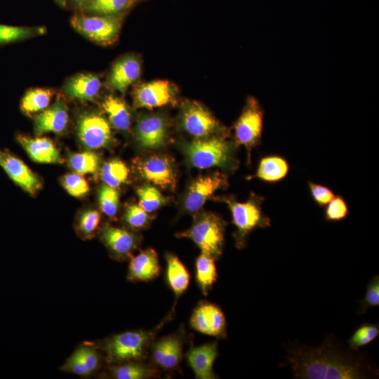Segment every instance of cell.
Here are the masks:
<instances>
[{
	"label": "cell",
	"mask_w": 379,
	"mask_h": 379,
	"mask_svg": "<svg viewBox=\"0 0 379 379\" xmlns=\"http://www.w3.org/2000/svg\"><path fill=\"white\" fill-rule=\"evenodd\" d=\"M102 107L107 114L112 126L119 131H127L131 126V114L126 104L119 98L108 95Z\"/></svg>",
	"instance_id": "cell-26"
},
{
	"label": "cell",
	"mask_w": 379,
	"mask_h": 379,
	"mask_svg": "<svg viewBox=\"0 0 379 379\" xmlns=\"http://www.w3.org/2000/svg\"><path fill=\"white\" fill-rule=\"evenodd\" d=\"M62 185L66 191L72 196L80 197L89 191V186L86 179L79 173H70L64 176Z\"/></svg>",
	"instance_id": "cell-38"
},
{
	"label": "cell",
	"mask_w": 379,
	"mask_h": 379,
	"mask_svg": "<svg viewBox=\"0 0 379 379\" xmlns=\"http://www.w3.org/2000/svg\"><path fill=\"white\" fill-rule=\"evenodd\" d=\"M101 220L100 214L95 210H88L84 212L79 218L78 230L86 238L93 236Z\"/></svg>",
	"instance_id": "cell-39"
},
{
	"label": "cell",
	"mask_w": 379,
	"mask_h": 379,
	"mask_svg": "<svg viewBox=\"0 0 379 379\" xmlns=\"http://www.w3.org/2000/svg\"><path fill=\"white\" fill-rule=\"evenodd\" d=\"M137 169L147 181L162 188H173L176 178L172 161L165 156L153 155L138 161Z\"/></svg>",
	"instance_id": "cell-10"
},
{
	"label": "cell",
	"mask_w": 379,
	"mask_h": 379,
	"mask_svg": "<svg viewBox=\"0 0 379 379\" xmlns=\"http://www.w3.org/2000/svg\"><path fill=\"white\" fill-rule=\"evenodd\" d=\"M173 86L168 81L144 83L134 91V103L138 107L152 109L166 105L174 98Z\"/></svg>",
	"instance_id": "cell-14"
},
{
	"label": "cell",
	"mask_w": 379,
	"mask_h": 379,
	"mask_svg": "<svg viewBox=\"0 0 379 379\" xmlns=\"http://www.w3.org/2000/svg\"><path fill=\"white\" fill-rule=\"evenodd\" d=\"M101 237L109 252L117 259L131 256L139 242L138 237L133 233L113 226L105 227Z\"/></svg>",
	"instance_id": "cell-16"
},
{
	"label": "cell",
	"mask_w": 379,
	"mask_h": 379,
	"mask_svg": "<svg viewBox=\"0 0 379 379\" xmlns=\"http://www.w3.org/2000/svg\"><path fill=\"white\" fill-rule=\"evenodd\" d=\"M379 305V277L375 276L366 287L364 298L360 302L358 314L366 312L367 310Z\"/></svg>",
	"instance_id": "cell-41"
},
{
	"label": "cell",
	"mask_w": 379,
	"mask_h": 379,
	"mask_svg": "<svg viewBox=\"0 0 379 379\" xmlns=\"http://www.w3.org/2000/svg\"><path fill=\"white\" fill-rule=\"evenodd\" d=\"M141 65L133 55H126L113 65L108 82L112 88L124 93L127 88L140 77Z\"/></svg>",
	"instance_id": "cell-20"
},
{
	"label": "cell",
	"mask_w": 379,
	"mask_h": 379,
	"mask_svg": "<svg viewBox=\"0 0 379 379\" xmlns=\"http://www.w3.org/2000/svg\"><path fill=\"white\" fill-rule=\"evenodd\" d=\"M166 280L175 298H178L189 286L190 274L183 263L175 255L166 254Z\"/></svg>",
	"instance_id": "cell-24"
},
{
	"label": "cell",
	"mask_w": 379,
	"mask_h": 379,
	"mask_svg": "<svg viewBox=\"0 0 379 379\" xmlns=\"http://www.w3.org/2000/svg\"><path fill=\"white\" fill-rule=\"evenodd\" d=\"M263 199L251 194L246 202H239L232 198H224L232 217V222L237 228L234 234L236 245L241 248L245 246L247 235L257 227H266L270 225V220L261 209Z\"/></svg>",
	"instance_id": "cell-5"
},
{
	"label": "cell",
	"mask_w": 379,
	"mask_h": 379,
	"mask_svg": "<svg viewBox=\"0 0 379 379\" xmlns=\"http://www.w3.org/2000/svg\"><path fill=\"white\" fill-rule=\"evenodd\" d=\"M218 356L216 342L191 348L186 354L190 366L199 379H213V363Z\"/></svg>",
	"instance_id": "cell-18"
},
{
	"label": "cell",
	"mask_w": 379,
	"mask_h": 379,
	"mask_svg": "<svg viewBox=\"0 0 379 379\" xmlns=\"http://www.w3.org/2000/svg\"><path fill=\"white\" fill-rule=\"evenodd\" d=\"M190 325L197 331L215 337L226 336V319L223 312L212 303H201L190 318Z\"/></svg>",
	"instance_id": "cell-11"
},
{
	"label": "cell",
	"mask_w": 379,
	"mask_h": 379,
	"mask_svg": "<svg viewBox=\"0 0 379 379\" xmlns=\"http://www.w3.org/2000/svg\"><path fill=\"white\" fill-rule=\"evenodd\" d=\"M101 88L98 77L93 74H80L71 78L65 89L67 95L80 100L94 99Z\"/></svg>",
	"instance_id": "cell-23"
},
{
	"label": "cell",
	"mask_w": 379,
	"mask_h": 379,
	"mask_svg": "<svg viewBox=\"0 0 379 379\" xmlns=\"http://www.w3.org/2000/svg\"><path fill=\"white\" fill-rule=\"evenodd\" d=\"M125 220L133 229L145 228L149 222L150 217L139 205H129L126 210Z\"/></svg>",
	"instance_id": "cell-40"
},
{
	"label": "cell",
	"mask_w": 379,
	"mask_h": 379,
	"mask_svg": "<svg viewBox=\"0 0 379 379\" xmlns=\"http://www.w3.org/2000/svg\"><path fill=\"white\" fill-rule=\"evenodd\" d=\"M74 4L77 6H85L88 4L91 0H73Z\"/></svg>",
	"instance_id": "cell-45"
},
{
	"label": "cell",
	"mask_w": 379,
	"mask_h": 379,
	"mask_svg": "<svg viewBox=\"0 0 379 379\" xmlns=\"http://www.w3.org/2000/svg\"><path fill=\"white\" fill-rule=\"evenodd\" d=\"M355 351L342 348L333 337H327L318 347H291L286 359L297 378L361 379L375 375L378 369Z\"/></svg>",
	"instance_id": "cell-1"
},
{
	"label": "cell",
	"mask_w": 379,
	"mask_h": 379,
	"mask_svg": "<svg viewBox=\"0 0 379 379\" xmlns=\"http://www.w3.org/2000/svg\"><path fill=\"white\" fill-rule=\"evenodd\" d=\"M67 121V109L63 102H58L36 117L34 131L38 135L45 133L59 134L65 129Z\"/></svg>",
	"instance_id": "cell-22"
},
{
	"label": "cell",
	"mask_w": 379,
	"mask_h": 379,
	"mask_svg": "<svg viewBox=\"0 0 379 379\" xmlns=\"http://www.w3.org/2000/svg\"><path fill=\"white\" fill-rule=\"evenodd\" d=\"M78 137L89 149H98L108 145L112 140V131L107 120L97 114H82L78 121Z\"/></svg>",
	"instance_id": "cell-9"
},
{
	"label": "cell",
	"mask_w": 379,
	"mask_h": 379,
	"mask_svg": "<svg viewBox=\"0 0 379 379\" xmlns=\"http://www.w3.org/2000/svg\"><path fill=\"white\" fill-rule=\"evenodd\" d=\"M53 92L47 88H35L27 91L20 102L21 109L27 114L46 109L51 100Z\"/></svg>",
	"instance_id": "cell-30"
},
{
	"label": "cell",
	"mask_w": 379,
	"mask_h": 379,
	"mask_svg": "<svg viewBox=\"0 0 379 379\" xmlns=\"http://www.w3.org/2000/svg\"><path fill=\"white\" fill-rule=\"evenodd\" d=\"M308 185L313 199L321 206L327 205L335 197L327 187L311 182H309Z\"/></svg>",
	"instance_id": "cell-43"
},
{
	"label": "cell",
	"mask_w": 379,
	"mask_h": 379,
	"mask_svg": "<svg viewBox=\"0 0 379 379\" xmlns=\"http://www.w3.org/2000/svg\"><path fill=\"white\" fill-rule=\"evenodd\" d=\"M217 276L215 258L201 252L196 260V280L204 295L208 294Z\"/></svg>",
	"instance_id": "cell-27"
},
{
	"label": "cell",
	"mask_w": 379,
	"mask_h": 379,
	"mask_svg": "<svg viewBox=\"0 0 379 379\" xmlns=\"http://www.w3.org/2000/svg\"><path fill=\"white\" fill-rule=\"evenodd\" d=\"M129 171L126 164L119 159L105 162L100 171L101 178L108 186L116 188L126 182Z\"/></svg>",
	"instance_id": "cell-29"
},
{
	"label": "cell",
	"mask_w": 379,
	"mask_h": 379,
	"mask_svg": "<svg viewBox=\"0 0 379 379\" xmlns=\"http://www.w3.org/2000/svg\"><path fill=\"white\" fill-rule=\"evenodd\" d=\"M225 222L211 212L199 214L192 227L177 237L190 239L201 251L218 258L222 251Z\"/></svg>",
	"instance_id": "cell-4"
},
{
	"label": "cell",
	"mask_w": 379,
	"mask_h": 379,
	"mask_svg": "<svg viewBox=\"0 0 379 379\" xmlns=\"http://www.w3.org/2000/svg\"><path fill=\"white\" fill-rule=\"evenodd\" d=\"M18 141L34 161L45 164H61L62 158L54 143L47 138H30L19 135Z\"/></svg>",
	"instance_id": "cell-21"
},
{
	"label": "cell",
	"mask_w": 379,
	"mask_h": 379,
	"mask_svg": "<svg viewBox=\"0 0 379 379\" xmlns=\"http://www.w3.org/2000/svg\"><path fill=\"white\" fill-rule=\"evenodd\" d=\"M70 22L78 32L102 45L113 44L121 27L119 18L114 15H75Z\"/></svg>",
	"instance_id": "cell-6"
},
{
	"label": "cell",
	"mask_w": 379,
	"mask_h": 379,
	"mask_svg": "<svg viewBox=\"0 0 379 379\" xmlns=\"http://www.w3.org/2000/svg\"><path fill=\"white\" fill-rule=\"evenodd\" d=\"M348 214V208L344 199L340 196L334 197L327 204L325 218L329 221H338L344 219Z\"/></svg>",
	"instance_id": "cell-42"
},
{
	"label": "cell",
	"mask_w": 379,
	"mask_h": 379,
	"mask_svg": "<svg viewBox=\"0 0 379 379\" xmlns=\"http://www.w3.org/2000/svg\"><path fill=\"white\" fill-rule=\"evenodd\" d=\"M87 368L89 374L96 371L100 365V356L95 348L81 345L72 353Z\"/></svg>",
	"instance_id": "cell-37"
},
{
	"label": "cell",
	"mask_w": 379,
	"mask_h": 379,
	"mask_svg": "<svg viewBox=\"0 0 379 379\" xmlns=\"http://www.w3.org/2000/svg\"><path fill=\"white\" fill-rule=\"evenodd\" d=\"M156 331H133L116 334L100 343V348L105 353L109 363L142 360Z\"/></svg>",
	"instance_id": "cell-3"
},
{
	"label": "cell",
	"mask_w": 379,
	"mask_h": 379,
	"mask_svg": "<svg viewBox=\"0 0 379 379\" xmlns=\"http://www.w3.org/2000/svg\"><path fill=\"white\" fill-rule=\"evenodd\" d=\"M190 164L197 168H231L234 163L233 145L221 137L198 138L184 145Z\"/></svg>",
	"instance_id": "cell-2"
},
{
	"label": "cell",
	"mask_w": 379,
	"mask_h": 379,
	"mask_svg": "<svg viewBox=\"0 0 379 379\" xmlns=\"http://www.w3.org/2000/svg\"><path fill=\"white\" fill-rule=\"evenodd\" d=\"M160 265L157 252L147 248L135 256H131L127 279L131 281H147L157 277Z\"/></svg>",
	"instance_id": "cell-19"
},
{
	"label": "cell",
	"mask_w": 379,
	"mask_h": 379,
	"mask_svg": "<svg viewBox=\"0 0 379 379\" xmlns=\"http://www.w3.org/2000/svg\"><path fill=\"white\" fill-rule=\"evenodd\" d=\"M152 357L154 362L164 369L176 368L182 357V340L175 335L161 338L152 344Z\"/></svg>",
	"instance_id": "cell-17"
},
{
	"label": "cell",
	"mask_w": 379,
	"mask_h": 379,
	"mask_svg": "<svg viewBox=\"0 0 379 379\" xmlns=\"http://www.w3.org/2000/svg\"><path fill=\"white\" fill-rule=\"evenodd\" d=\"M226 184L225 176L219 173L197 178L186 193L185 209L190 213L197 212L216 190Z\"/></svg>",
	"instance_id": "cell-12"
},
{
	"label": "cell",
	"mask_w": 379,
	"mask_h": 379,
	"mask_svg": "<svg viewBox=\"0 0 379 379\" xmlns=\"http://www.w3.org/2000/svg\"><path fill=\"white\" fill-rule=\"evenodd\" d=\"M379 335L378 325L364 324L359 326L348 340L350 349L358 351V350L371 343Z\"/></svg>",
	"instance_id": "cell-35"
},
{
	"label": "cell",
	"mask_w": 379,
	"mask_h": 379,
	"mask_svg": "<svg viewBox=\"0 0 379 379\" xmlns=\"http://www.w3.org/2000/svg\"><path fill=\"white\" fill-rule=\"evenodd\" d=\"M119 194L115 188L107 185L99 191V204L102 211L109 217H114L118 211Z\"/></svg>",
	"instance_id": "cell-36"
},
{
	"label": "cell",
	"mask_w": 379,
	"mask_h": 379,
	"mask_svg": "<svg viewBox=\"0 0 379 379\" xmlns=\"http://www.w3.org/2000/svg\"><path fill=\"white\" fill-rule=\"evenodd\" d=\"M263 110L253 97L246 104L234 125V138L238 145H244L248 152L261 138L263 126Z\"/></svg>",
	"instance_id": "cell-7"
},
{
	"label": "cell",
	"mask_w": 379,
	"mask_h": 379,
	"mask_svg": "<svg viewBox=\"0 0 379 379\" xmlns=\"http://www.w3.org/2000/svg\"><path fill=\"white\" fill-rule=\"evenodd\" d=\"M288 169V164L283 157L267 156L260 161L255 177L265 182H276L287 175Z\"/></svg>",
	"instance_id": "cell-25"
},
{
	"label": "cell",
	"mask_w": 379,
	"mask_h": 379,
	"mask_svg": "<svg viewBox=\"0 0 379 379\" xmlns=\"http://www.w3.org/2000/svg\"><path fill=\"white\" fill-rule=\"evenodd\" d=\"M181 119L184 129L197 138L209 137L221 130L215 117L197 102H189L184 105Z\"/></svg>",
	"instance_id": "cell-8"
},
{
	"label": "cell",
	"mask_w": 379,
	"mask_h": 379,
	"mask_svg": "<svg viewBox=\"0 0 379 379\" xmlns=\"http://www.w3.org/2000/svg\"><path fill=\"white\" fill-rule=\"evenodd\" d=\"M43 28L0 25V44L25 39L44 32Z\"/></svg>",
	"instance_id": "cell-34"
},
{
	"label": "cell",
	"mask_w": 379,
	"mask_h": 379,
	"mask_svg": "<svg viewBox=\"0 0 379 379\" xmlns=\"http://www.w3.org/2000/svg\"><path fill=\"white\" fill-rule=\"evenodd\" d=\"M167 130V123L164 117L156 114L145 116L138 122L135 138L143 148H159L166 143Z\"/></svg>",
	"instance_id": "cell-15"
},
{
	"label": "cell",
	"mask_w": 379,
	"mask_h": 379,
	"mask_svg": "<svg viewBox=\"0 0 379 379\" xmlns=\"http://www.w3.org/2000/svg\"><path fill=\"white\" fill-rule=\"evenodd\" d=\"M111 375L117 379H145L156 375V370L138 361L123 362L109 368Z\"/></svg>",
	"instance_id": "cell-28"
},
{
	"label": "cell",
	"mask_w": 379,
	"mask_h": 379,
	"mask_svg": "<svg viewBox=\"0 0 379 379\" xmlns=\"http://www.w3.org/2000/svg\"><path fill=\"white\" fill-rule=\"evenodd\" d=\"M0 166L8 177L30 194H35L41 187V182L20 159L6 151L0 150Z\"/></svg>",
	"instance_id": "cell-13"
},
{
	"label": "cell",
	"mask_w": 379,
	"mask_h": 379,
	"mask_svg": "<svg viewBox=\"0 0 379 379\" xmlns=\"http://www.w3.org/2000/svg\"><path fill=\"white\" fill-rule=\"evenodd\" d=\"M139 206L146 212L152 213L164 205L168 199L152 185H143L137 190Z\"/></svg>",
	"instance_id": "cell-32"
},
{
	"label": "cell",
	"mask_w": 379,
	"mask_h": 379,
	"mask_svg": "<svg viewBox=\"0 0 379 379\" xmlns=\"http://www.w3.org/2000/svg\"><path fill=\"white\" fill-rule=\"evenodd\" d=\"M137 0H91L84 7L88 11L104 15H114L130 7Z\"/></svg>",
	"instance_id": "cell-31"
},
{
	"label": "cell",
	"mask_w": 379,
	"mask_h": 379,
	"mask_svg": "<svg viewBox=\"0 0 379 379\" xmlns=\"http://www.w3.org/2000/svg\"><path fill=\"white\" fill-rule=\"evenodd\" d=\"M99 157L92 152L76 153L69 157L70 167L79 174L94 173L99 165Z\"/></svg>",
	"instance_id": "cell-33"
},
{
	"label": "cell",
	"mask_w": 379,
	"mask_h": 379,
	"mask_svg": "<svg viewBox=\"0 0 379 379\" xmlns=\"http://www.w3.org/2000/svg\"><path fill=\"white\" fill-rule=\"evenodd\" d=\"M62 371L76 374L80 376L89 375L85 366L72 354L60 368Z\"/></svg>",
	"instance_id": "cell-44"
},
{
	"label": "cell",
	"mask_w": 379,
	"mask_h": 379,
	"mask_svg": "<svg viewBox=\"0 0 379 379\" xmlns=\"http://www.w3.org/2000/svg\"><path fill=\"white\" fill-rule=\"evenodd\" d=\"M58 4H59L62 6H65L66 5V0H55Z\"/></svg>",
	"instance_id": "cell-46"
}]
</instances>
